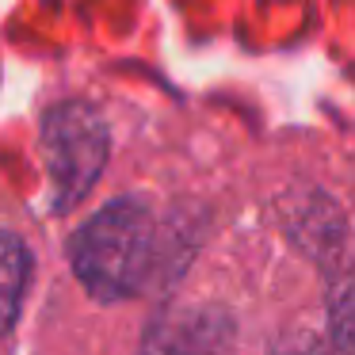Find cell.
<instances>
[{
  "mask_svg": "<svg viewBox=\"0 0 355 355\" xmlns=\"http://www.w3.org/2000/svg\"><path fill=\"white\" fill-rule=\"evenodd\" d=\"M149 260H153V218L130 199L103 207L73 237V268L80 283L103 302L138 291Z\"/></svg>",
  "mask_w": 355,
  "mask_h": 355,
  "instance_id": "6da1fadb",
  "label": "cell"
},
{
  "mask_svg": "<svg viewBox=\"0 0 355 355\" xmlns=\"http://www.w3.org/2000/svg\"><path fill=\"white\" fill-rule=\"evenodd\" d=\"M42 146L54 172V184L62 191V207H73L107 161V130L103 119L88 103H62L46 115L42 126Z\"/></svg>",
  "mask_w": 355,
  "mask_h": 355,
  "instance_id": "7a4b0ae2",
  "label": "cell"
},
{
  "mask_svg": "<svg viewBox=\"0 0 355 355\" xmlns=\"http://www.w3.org/2000/svg\"><path fill=\"white\" fill-rule=\"evenodd\" d=\"M27 275H31V252L19 237L0 233V332H8L16 324L19 302L27 291Z\"/></svg>",
  "mask_w": 355,
  "mask_h": 355,
  "instance_id": "3957f363",
  "label": "cell"
},
{
  "mask_svg": "<svg viewBox=\"0 0 355 355\" xmlns=\"http://www.w3.org/2000/svg\"><path fill=\"white\" fill-rule=\"evenodd\" d=\"M329 329L340 355H355V275L336 283L329 302Z\"/></svg>",
  "mask_w": 355,
  "mask_h": 355,
  "instance_id": "277c9868",
  "label": "cell"
}]
</instances>
